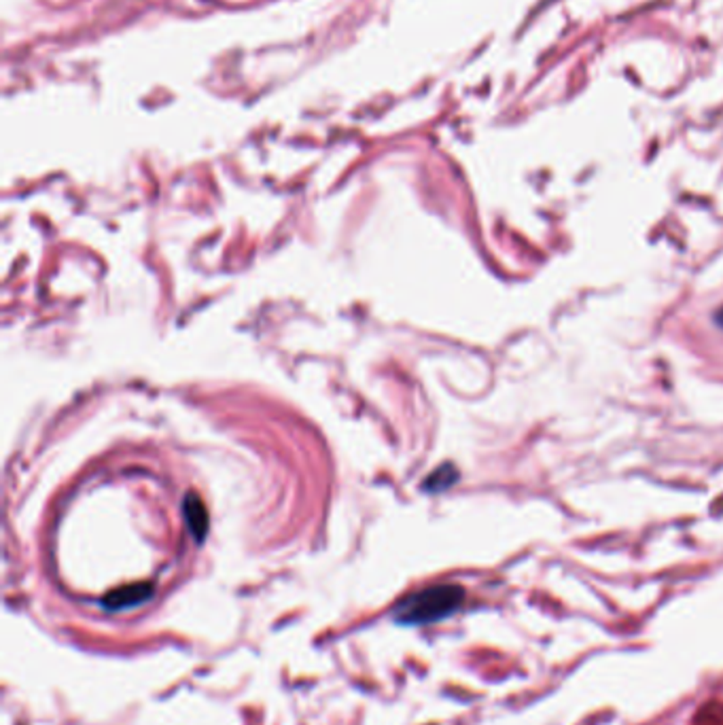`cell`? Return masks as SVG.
<instances>
[{"mask_svg":"<svg viewBox=\"0 0 723 725\" xmlns=\"http://www.w3.org/2000/svg\"><path fill=\"white\" fill-rule=\"evenodd\" d=\"M717 322H719V325L723 327V308L719 310V312H717Z\"/></svg>","mask_w":723,"mask_h":725,"instance_id":"5","label":"cell"},{"mask_svg":"<svg viewBox=\"0 0 723 725\" xmlns=\"http://www.w3.org/2000/svg\"><path fill=\"white\" fill-rule=\"evenodd\" d=\"M464 601V590L455 584H439L405 596L397 602L393 619L401 626L438 624L455 615Z\"/></svg>","mask_w":723,"mask_h":725,"instance_id":"1","label":"cell"},{"mask_svg":"<svg viewBox=\"0 0 723 725\" xmlns=\"http://www.w3.org/2000/svg\"><path fill=\"white\" fill-rule=\"evenodd\" d=\"M183 511H185V522L189 533L193 534V539L198 543H202L206 539V533H208V511H206L204 503L200 500V497L195 492L187 494L185 503H183Z\"/></svg>","mask_w":723,"mask_h":725,"instance_id":"3","label":"cell"},{"mask_svg":"<svg viewBox=\"0 0 723 725\" xmlns=\"http://www.w3.org/2000/svg\"><path fill=\"white\" fill-rule=\"evenodd\" d=\"M456 477H458L456 471L452 469L450 465H444V467L438 469L431 477H429V480H427V488H429V490H433V492L446 490L447 486H452V483H455Z\"/></svg>","mask_w":723,"mask_h":725,"instance_id":"4","label":"cell"},{"mask_svg":"<svg viewBox=\"0 0 723 725\" xmlns=\"http://www.w3.org/2000/svg\"><path fill=\"white\" fill-rule=\"evenodd\" d=\"M153 598V585L149 581H139V584H128L122 588L108 592L102 598V607L106 611H128V609H136L140 604L149 602Z\"/></svg>","mask_w":723,"mask_h":725,"instance_id":"2","label":"cell"}]
</instances>
